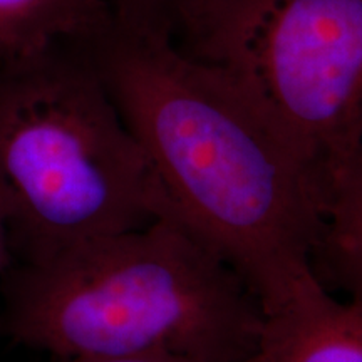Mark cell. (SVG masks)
Wrapping results in <instances>:
<instances>
[{"label":"cell","instance_id":"cell-1","mask_svg":"<svg viewBox=\"0 0 362 362\" xmlns=\"http://www.w3.org/2000/svg\"><path fill=\"white\" fill-rule=\"evenodd\" d=\"M84 45L176 218L242 275L265 314L319 285L322 205L264 107L165 35L112 24Z\"/></svg>","mask_w":362,"mask_h":362},{"label":"cell","instance_id":"cell-2","mask_svg":"<svg viewBox=\"0 0 362 362\" xmlns=\"http://www.w3.org/2000/svg\"><path fill=\"white\" fill-rule=\"evenodd\" d=\"M0 336L54 359L168 354L255 362L267 314L242 275L176 218L0 274Z\"/></svg>","mask_w":362,"mask_h":362},{"label":"cell","instance_id":"cell-3","mask_svg":"<svg viewBox=\"0 0 362 362\" xmlns=\"http://www.w3.org/2000/svg\"><path fill=\"white\" fill-rule=\"evenodd\" d=\"M0 211L16 262L176 218L84 42L0 66Z\"/></svg>","mask_w":362,"mask_h":362},{"label":"cell","instance_id":"cell-4","mask_svg":"<svg viewBox=\"0 0 362 362\" xmlns=\"http://www.w3.org/2000/svg\"><path fill=\"white\" fill-rule=\"evenodd\" d=\"M170 39L264 107L324 215L362 148V0H185Z\"/></svg>","mask_w":362,"mask_h":362},{"label":"cell","instance_id":"cell-5","mask_svg":"<svg viewBox=\"0 0 362 362\" xmlns=\"http://www.w3.org/2000/svg\"><path fill=\"white\" fill-rule=\"evenodd\" d=\"M255 362H362V297L302 292L267 315Z\"/></svg>","mask_w":362,"mask_h":362},{"label":"cell","instance_id":"cell-6","mask_svg":"<svg viewBox=\"0 0 362 362\" xmlns=\"http://www.w3.org/2000/svg\"><path fill=\"white\" fill-rule=\"evenodd\" d=\"M111 25L103 0H0V66L61 44L90 42Z\"/></svg>","mask_w":362,"mask_h":362},{"label":"cell","instance_id":"cell-7","mask_svg":"<svg viewBox=\"0 0 362 362\" xmlns=\"http://www.w3.org/2000/svg\"><path fill=\"white\" fill-rule=\"evenodd\" d=\"M312 272L329 292L362 297V148L325 206Z\"/></svg>","mask_w":362,"mask_h":362},{"label":"cell","instance_id":"cell-8","mask_svg":"<svg viewBox=\"0 0 362 362\" xmlns=\"http://www.w3.org/2000/svg\"><path fill=\"white\" fill-rule=\"evenodd\" d=\"M119 29L171 37L185 0H103Z\"/></svg>","mask_w":362,"mask_h":362},{"label":"cell","instance_id":"cell-9","mask_svg":"<svg viewBox=\"0 0 362 362\" xmlns=\"http://www.w3.org/2000/svg\"><path fill=\"white\" fill-rule=\"evenodd\" d=\"M56 362H203L188 357L168 354H133V356H88V357H67L56 359Z\"/></svg>","mask_w":362,"mask_h":362},{"label":"cell","instance_id":"cell-10","mask_svg":"<svg viewBox=\"0 0 362 362\" xmlns=\"http://www.w3.org/2000/svg\"><path fill=\"white\" fill-rule=\"evenodd\" d=\"M8 262H11V253H8L7 245V233H6V223H4L2 211H0V274L6 269Z\"/></svg>","mask_w":362,"mask_h":362}]
</instances>
